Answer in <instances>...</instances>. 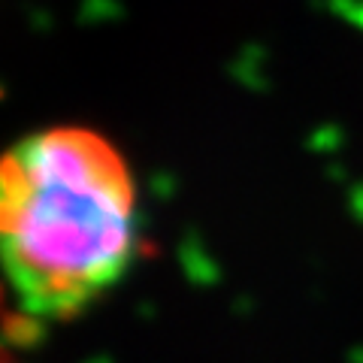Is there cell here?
Instances as JSON below:
<instances>
[{
    "mask_svg": "<svg viewBox=\"0 0 363 363\" xmlns=\"http://www.w3.org/2000/svg\"><path fill=\"white\" fill-rule=\"evenodd\" d=\"M140 245V194L118 145L82 124L28 133L0 167V248L25 321H64L116 288Z\"/></svg>",
    "mask_w": 363,
    "mask_h": 363,
    "instance_id": "6da1fadb",
    "label": "cell"
}]
</instances>
